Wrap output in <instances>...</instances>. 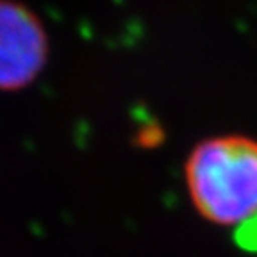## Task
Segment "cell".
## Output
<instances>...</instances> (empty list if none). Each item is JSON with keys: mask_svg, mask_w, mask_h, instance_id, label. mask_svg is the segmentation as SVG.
Masks as SVG:
<instances>
[{"mask_svg": "<svg viewBox=\"0 0 257 257\" xmlns=\"http://www.w3.org/2000/svg\"><path fill=\"white\" fill-rule=\"evenodd\" d=\"M189 200L204 220L236 227L257 218V140L220 134L195 145L184 165Z\"/></svg>", "mask_w": 257, "mask_h": 257, "instance_id": "cell-1", "label": "cell"}, {"mask_svg": "<svg viewBox=\"0 0 257 257\" xmlns=\"http://www.w3.org/2000/svg\"><path fill=\"white\" fill-rule=\"evenodd\" d=\"M43 22L18 0H0V91L27 88L48 61Z\"/></svg>", "mask_w": 257, "mask_h": 257, "instance_id": "cell-2", "label": "cell"}]
</instances>
